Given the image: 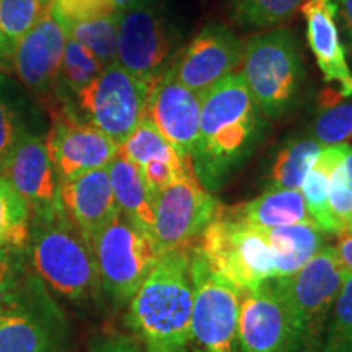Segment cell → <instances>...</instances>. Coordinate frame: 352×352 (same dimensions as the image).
I'll return each mask as SVG.
<instances>
[{
  "label": "cell",
  "mask_w": 352,
  "mask_h": 352,
  "mask_svg": "<svg viewBox=\"0 0 352 352\" xmlns=\"http://www.w3.org/2000/svg\"><path fill=\"white\" fill-rule=\"evenodd\" d=\"M199 98V135L191 162L199 183L212 192L252 151L259 118L241 72L220 78Z\"/></svg>",
  "instance_id": "6da1fadb"
},
{
  "label": "cell",
  "mask_w": 352,
  "mask_h": 352,
  "mask_svg": "<svg viewBox=\"0 0 352 352\" xmlns=\"http://www.w3.org/2000/svg\"><path fill=\"white\" fill-rule=\"evenodd\" d=\"M191 252L160 254L129 302L127 324L145 344L183 351L191 341Z\"/></svg>",
  "instance_id": "7a4b0ae2"
},
{
  "label": "cell",
  "mask_w": 352,
  "mask_h": 352,
  "mask_svg": "<svg viewBox=\"0 0 352 352\" xmlns=\"http://www.w3.org/2000/svg\"><path fill=\"white\" fill-rule=\"evenodd\" d=\"M26 248L36 276L57 294L72 302L98 296L101 285L91 245L59 209L32 219Z\"/></svg>",
  "instance_id": "3957f363"
},
{
  "label": "cell",
  "mask_w": 352,
  "mask_h": 352,
  "mask_svg": "<svg viewBox=\"0 0 352 352\" xmlns=\"http://www.w3.org/2000/svg\"><path fill=\"white\" fill-rule=\"evenodd\" d=\"M195 250L210 270L239 287L252 290L274 279V259L264 228L254 227L220 206Z\"/></svg>",
  "instance_id": "277c9868"
},
{
  "label": "cell",
  "mask_w": 352,
  "mask_h": 352,
  "mask_svg": "<svg viewBox=\"0 0 352 352\" xmlns=\"http://www.w3.org/2000/svg\"><path fill=\"white\" fill-rule=\"evenodd\" d=\"M243 76L258 111L280 116L300 88L303 65L296 36L289 30L256 34L245 44Z\"/></svg>",
  "instance_id": "5b68a950"
},
{
  "label": "cell",
  "mask_w": 352,
  "mask_h": 352,
  "mask_svg": "<svg viewBox=\"0 0 352 352\" xmlns=\"http://www.w3.org/2000/svg\"><path fill=\"white\" fill-rule=\"evenodd\" d=\"M91 250L101 289L116 305L131 302L160 256L152 236L120 209L94 236Z\"/></svg>",
  "instance_id": "8992f818"
},
{
  "label": "cell",
  "mask_w": 352,
  "mask_h": 352,
  "mask_svg": "<svg viewBox=\"0 0 352 352\" xmlns=\"http://www.w3.org/2000/svg\"><path fill=\"white\" fill-rule=\"evenodd\" d=\"M67 320L38 276L21 277L0 310V352H65Z\"/></svg>",
  "instance_id": "52a82bcc"
},
{
  "label": "cell",
  "mask_w": 352,
  "mask_h": 352,
  "mask_svg": "<svg viewBox=\"0 0 352 352\" xmlns=\"http://www.w3.org/2000/svg\"><path fill=\"white\" fill-rule=\"evenodd\" d=\"M152 85L114 63L78 91L77 103L85 121L120 147L145 120Z\"/></svg>",
  "instance_id": "ba28073f"
},
{
  "label": "cell",
  "mask_w": 352,
  "mask_h": 352,
  "mask_svg": "<svg viewBox=\"0 0 352 352\" xmlns=\"http://www.w3.org/2000/svg\"><path fill=\"white\" fill-rule=\"evenodd\" d=\"M191 279L195 289L191 341L196 352H239L241 290L210 270L191 250Z\"/></svg>",
  "instance_id": "9c48e42d"
},
{
  "label": "cell",
  "mask_w": 352,
  "mask_h": 352,
  "mask_svg": "<svg viewBox=\"0 0 352 352\" xmlns=\"http://www.w3.org/2000/svg\"><path fill=\"white\" fill-rule=\"evenodd\" d=\"M219 209L220 202L199 183L195 168H189L153 201L152 240L158 254L191 252Z\"/></svg>",
  "instance_id": "30bf717a"
},
{
  "label": "cell",
  "mask_w": 352,
  "mask_h": 352,
  "mask_svg": "<svg viewBox=\"0 0 352 352\" xmlns=\"http://www.w3.org/2000/svg\"><path fill=\"white\" fill-rule=\"evenodd\" d=\"M344 276L346 270L333 246H324L297 272L272 279L302 340L318 336L331 314Z\"/></svg>",
  "instance_id": "8fae6325"
},
{
  "label": "cell",
  "mask_w": 352,
  "mask_h": 352,
  "mask_svg": "<svg viewBox=\"0 0 352 352\" xmlns=\"http://www.w3.org/2000/svg\"><path fill=\"white\" fill-rule=\"evenodd\" d=\"M51 114L52 126L44 142L59 183L107 168L118 155L120 147L69 107L54 109Z\"/></svg>",
  "instance_id": "7c38bea8"
},
{
  "label": "cell",
  "mask_w": 352,
  "mask_h": 352,
  "mask_svg": "<svg viewBox=\"0 0 352 352\" xmlns=\"http://www.w3.org/2000/svg\"><path fill=\"white\" fill-rule=\"evenodd\" d=\"M302 342L296 321L272 279L256 289L241 290L240 352H294Z\"/></svg>",
  "instance_id": "4fadbf2b"
},
{
  "label": "cell",
  "mask_w": 352,
  "mask_h": 352,
  "mask_svg": "<svg viewBox=\"0 0 352 352\" xmlns=\"http://www.w3.org/2000/svg\"><path fill=\"white\" fill-rule=\"evenodd\" d=\"M171 41L165 20L145 6L120 12L118 63L140 80L155 83L165 74Z\"/></svg>",
  "instance_id": "5bb4252c"
},
{
  "label": "cell",
  "mask_w": 352,
  "mask_h": 352,
  "mask_svg": "<svg viewBox=\"0 0 352 352\" xmlns=\"http://www.w3.org/2000/svg\"><path fill=\"white\" fill-rule=\"evenodd\" d=\"M65 41L67 30L52 2L44 8L36 25L16 41L12 52L13 67L20 80L34 94H50L54 88Z\"/></svg>",
  "instance_id": "9a60e30c"
},
{
  "label": "cell",
  "mask_w": 352,
  "mask_h": 352,
  "mask_svg": "<svg viewBox=\"0 0 352 352\" xmlns=\"http://www.w3.org/2000/svg\"><path fill=\"white\" fill-rule=\"evenodd\" d=\"M245 44L222 25H209L196 34L168 70L189 90L201 94L232 74L243 60Z\"/></svg>",
  "instance_id": "2e32d148"
},
{
  "label": "cell",
  "mask_w": 352,
  "mask_h": 352,
  "mask_svg": "<svg viewBox=\"0 0 352 352\" xmlns=\"http://www.w3.org/2000/svg\"><path fill=\"white\" fill-rule=\"evenodd\" d=\"M145 118L179 155H192L199 135L201 98L199 94L176 80L168 69L152 85Z\"/></svg>",
  "instance_id": "e0dca14e"
},
{
  "label": "cell",
  "mask_w": 352,
  "mask_h": 352,
  "mask_svg": "<svg viewBox=\"0 0 352 352\" xmlns=\"http://www.w3.org/2000/svg\"><path fill=\"white\" fill-rule=\"evenodd\" d=\"M0 175L23 197L32 219L46 217L59 209V182L43 138L26 132Z\"/></svg>",
  "instance_id": "ac0fdd59"
},
{
  "label": "cell",
  "mask_w": 352,
  "mask_h": 352,
  "mask_svg": "<svg viewBox=\"0 0 352 352\" xmlns=\"http://www.w3.org/2000/svg\"><path fill=\"white\" fill-rule=\"evenodd\" d=\"M57 204L64 217L91 245L96 233L118 212L108 166L59 183Z\"/></svg>",
  "instance_id": "d6986e66"
},
{
  "label": "cell",
  "mask_w": 352,
  "mask_h": 352,
  "mask_svg": "<svg viewBox=\"0 0 352 352\" xmlns=\"http://www.w3.org/2000/svg\"><path fill=\"white\" fill-rule=\"evenodd\" d=\"M334 0H307L302 13L307 19V39L316 64L328 83H338L342 98L352 96V72L336 25Z\"/></svg>",
  "instance_id": "ffe728a7"
},
{
  "label": "cell",
  "mask_w": 352,
  "mask_h": 352,
  "mask_svg": "<svg viewBox=\"0 0 352 352\" xmlns=\"http://www.w3.org/2000/svg\"><path fill=\"white\" fill-rule=\"evenodd\" d=\"M351 151V145L347 144L329 145V147L321 148L300 188L308 214L315 226L324 233L340 235L342 232L341 226L331 212V208H329V178H331L333 170L344 162Z\"/></svg>",
  "instance_id": "44dd1931"
},
{
  "label": "cell",
  "mask_w": 352,
  "mask_h": 352,
  "mask_svg": "<svg viewBox=\"0 0 352 352\" xmlns=\"http://www.w3.org/2000/svg\"><path fill=\"white\" fill-rule=\"evenodd\" d=\"M230 209L236 217L264 230L294 223H315L298 189L270 188L256 199Z\"/></svg>",
  "instance_id": "7402d4cb"
},
{
  "label": "cell",
  "mask_w": 352,
  "mask_h": 352,
  "mask_svg": "<svg viewBox=\"0 0 352 352\" xmlns=\"http://www.w3.org/2000/svg\"><path fill=\"white\" fill-rule=\"evenodd\" d=\"M324 232L315 223L267 228L266 235L274 259V279L297 272L324 248Z\"/></svg>",
  "instance_id": "603a6c76"
},
{
  "label": "cell",
  "mask_w": 352,
  "mask_h": 352,
  "mask_svg": "<svg viewBox=\"0 0 352 352\" xmlns=\"http://www.w3.org/2000/svg\"><path fill=\"white\" fill-rule=\"evenodd\" d=\"M108 175L118 209L152 236L155 197L145 184L139 166L118 153L108 165Z\"/></svg>",
  "instance_id": "cb8c5ba5"
},
{
  "label": "cell",
  "mask_w": 352,
  "mask_h": 352,
  "mask_svg": "<svg viewBox=\"0 0 352 352\" xmlns=\"http://www.w3.org/2000/svg\"><path fill=\"white\" fill-rule=\"evenodd\" d=\"M118 16L120 13L90 20H63L67 36L85 46L103 67H108L118 63Z\"/></svg>",
  "instance_id": "d4e9b609"
},
{
  "label": "cell",
  "mask_w": 352,
  "mask_h": 352,
  "mask_svg": "<svg viewBox=\"0 0 352 352\" xmlns=\"http://www.w3.org/2000/svg\"><path fill=\"white\" fill-rule=\"evenodd\" d=\"M32 212L28 204L0 175V248L23 252L30 240Z\"/></svg>",
  "instance_id": "484cf974"
},
{
  "label": "cell",
  "mask_w": 352,
  "mask_h": 352,
  "mask_svg": "<svg viewBox=\"0 0 352 352\" xmlns=\"http://www.w3.org/2000/svg\"><path fill=\"white\" fill-rule=\"evenodd\" d=\"M321 145L316 140H294L277 153L271 170V188L298 189L305 182L308 170L321 152Z\"/></svg>",
  "instance_id": "4316f807"
},
{
  "label": "cell",
  "mask_w": 352,
  "mask_h": 352,
  "mask_svg": "<svg viewBox=\"0 0 352 352\" xmlns=\"http://www.w3.org/2000/svg\"><path fill=\"white\" fill-rule=\"evenodd\" d=\"M118 153L127 158L139 168L148 162H171L182 164L186 157H182L178 151L166 140L160 131L145 118L134 132L120 145Z\"/></svg>",
  "instance_id": "83f0119b"
},
{
  "label": "cell",
  "mask_w": 352,
  "mask_h": 352,
  "mask_svg": "<svg viewBox=\"0 0 352 352\" xmlns=\"http://www.w3.org/2000/svg\"><path fill=\"white\" fill-rule=\"evenodd\" d=\"M323 113L314 126L315 140L321 147L346 144L352 139V101H342L340 91L327 88L320 95Z\"/></svg>",
  "instance_id": "f1b7e54d"
},
{
  "label": "cell",
  "mask_w": 352,
  "mask_h": 352,
  "mask_svg": "<svg viewBox=\"0 0 352 352\" xmlns=\"http://www.w3.org/2000/svg\"><path fill=\"white\" fill-rule=\"evenodd\" d=\"M303 3L305 0H228V13L243 28H271L292 19Z\"/></svg>",
  "instance_id": "f546056e"
},
{
  "label": "cell",
  "mask_w": 352,
  "mask_h": 352,
  "mask_svg": "<svg viewBox=\"0 0 352 352\" xmlns=\"http://www.w3.org/2000/svg\"><path fill=\"white\" fill-rule=\"evenodd\" d=\"M321 352H352V271H346L340 294L333 303Z\"/></svg>",
  "instance_id": "4dcf8cb0"
},
{
  "label": "cell",
  "mask_w": 352,
  "mask_h": 352,
  "mask_svg": "<svg viewBox=\"0 0 352 352\" xmlns=\"http://www.w3.org/2000/svg\"><path fill=\"white\" fill-rule=\"evenodd\" d=\"M103 69L100 60L85 46L67 36L59 78L69 91L77 95L88 83L95 80Z\"/></svg>",
  "instance_id": "1f68e13d"
},
{
  "label": "cell",
  "mask_w": 352,
  "mask_h": 352,
  "mask_svg": "<svg viewBox=\"0 0 352 352\" xmlns=\"http://www.w3.org/2000/svg\"><path fill=\"white\" fill-rule=\"evenodd\" d=\"M43 10L39 0H0V36L16 44L36 25Z\"/></svg>",
  "instance_id": "d6a6232c"
},
{
  "label": "cell",
  "mask_w": 352,
  "mask_h": 352,
  "mask_svg": "<svg viewBox=\"0 0 352 352\" xmlns=\"http://www.w3.org/2000/svg\"><path fill=\"white\" fill-rule=\"evenodd\" d=\"M26 134L23 120L0 88V171Z\"/></svg>",
  "instance_id": "836d02e7"
},
{
  "label": "cell",
  "mask_w": 352,
  "mask_h": 352,
  "mask_svg": "<svg viewBox=\"0 0 352 352\" xmlns=\"http://www.w3.org/2000/svg\"><path fill=\"white\" fill-rule=\"evenodd\" d=\"M52 3L64 20H90L118 13L113 0H52Z\"/></svg>",
  "instance_id": "e575fe53"
},
{
  "label": "cell",
  "mask_w": 352,
  "mask_h": 352,
  "mask_svg": "<svg viewBox=\"0 0 352 352\" xmlns=\"http://www.w3.org/2000/svg\"><path fill=\"white\" fill-rule=\"evenodd\" d=\"M23 276L21 252L13 248H0V310L10 300Z\"/></svg>",
  "instance_id": "d590c367"
},
{
  "label": "cell",
  "mask_w": 352,
  "mask_h": 352,
  "mask_svg": "<svg viewBox=\"0 0 352 352\" xmlns=\"http://www.w3.org/2000/svg\"><path fill=\"white\" fill-rule=\"evenodd\" d=\"M90 352H144V349L134 338L114 333L96 338Z\"/></svg>",
  "instance_id": "8d00e7d4"
},
{
  "label": "cell",
  "mask_w": 352,
  "mask_h": 352,
  "mask_svg": "<svg viewBox=\"0 0 352 352\" xmlns=\"http://www.w3.org/2000/svg\"><path fill=\"white\" fill-rule=\"evenodd\" d=\"M338 259L346 271H352V232H342L338 235L336 245L333 246Z\"/></svg>",
  "instance_id": "74e56055"
},
{
  "label": "cell",
  "mask_w": 352,
  "mask_h": 352,
  "mask_svg": "<svg viewBox=\"0 0 352 352\" xmlns=\"http://www.w3.org/2000/svg\"><path fill=\"white\" fill-rule=\"evenodd\" d=\"M334 3H336L338 10L341 12L347 33L352 38V0H334Z\"/></svg>",
  "instance_id": "f35d334b"
},
{
  "label": "cell",
  "mask_w": 352,
  "mask_h": 352,
  "mask_svg": "<svg viewBox=\"0 0 352 352\" xmlns=\"http://www.w3.org/2000/svg\"><path fill=\"white\" fill-rule=\"evenodd\" d=\"M113 2H114V7H116V12L120 13V12L131 10V8L145 6L147 0H113Z\"/></svg>",
  "instance_id": "ab89813d"
},
{
  "label": "cell",
  "mask_w": 352,
  "mask_h": 352,
  "mask_svg": "<svg viewBox=\"0 0 352 352\" xmlns=\"http://www.w3.org/2000/svg\"><path fill=\"white\" fill-rule=\"evenodd\" d=\"M13 47H15V44H12L10 41H7L6 38L0 36V57H8V56H12Z\"/></svg>",
  "instance_id": "60d3db41"
},
{
  "label": "cell",
  "mask_w": 352,
  "mask_h": 352,
  "mask_svg": "<svg viewBox=\"0 0 352 352\" xmlns=\"http://www.w3.org/2000/svg\"><path fill=\"white\" fill-rule=\"evenodd\" d=\"M342 168H344L347 183H349V186L352 189V151H351L349 155L344 158V162H342Z\"/></svg>",
  "instance_id": "b9f144b4"
},
{
  "label": "cell",
  "mask_w": 352,
  "mask_h": 352,
  "mask_svg": "<svg viewBox=\"0 0 352 352\" xmlns=\"http://www.w3.org/2000/svg\"><path fill=\"white\" fill-rule=\"evenodd\" d=\"M147 352H176L173 349H170V347H165V346H157V344H147Z\"/></svg>",
  "instance_id": "7bdbcfd3"
},
{
  "label": "cell",
  "mask_w": 352,
  "mask_h": 352,
  "mask_svg": "<svg viewBox=\"0 0 352 352\" xmlns=\"http://www.w3.org/2000/svg\"><path fill=\"white\" fill-rule=\"evenodd\" d=\"M39 2H41V6H43L44 8H46V7L50 6V3L52 2V0H39Z\"/></svg>",
  "instance_id": "ee69618b"
}]
</instances>
